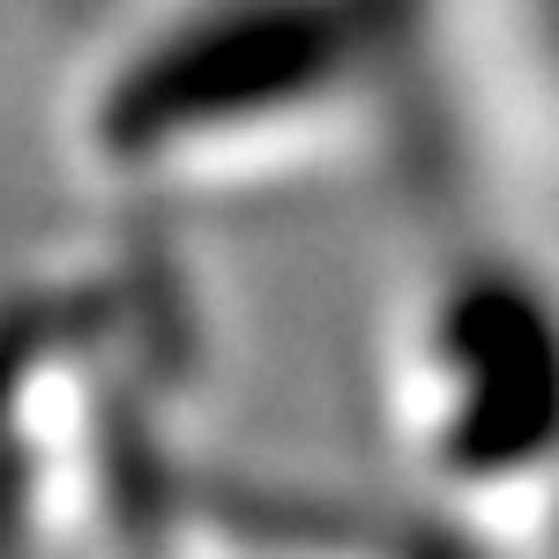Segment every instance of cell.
<instances>
[{"mask_svg":"<svg viewBox=\"0 0 559 559\" xmlns=\"http://www.w3.org/2000/svg\"><path fill=\"white\" fill-rule=\"evenodd\" d=\"M216 313L165 231H105L0 284V559H173L202 471Z\"/></svg>","mask_w":559,"mask_h":559,"instance_id":"obj_1","label":"cell"},{"mask_svg":"<svg viewBox=\"0 0 559 559\" xmlns=\"http://www.w3.org/2000/svg\"><path fill=\"white\" fill-rule=\"evenodd\" d=\"M418 112L381 0H165L90 68L75 150L128 216L373 165Z\"/></svg>","mask_w":559,"mask_h":559,"instance_id":"obj_2","label":"cell"},{"mask_svg":"<svg viewBox=\"0 0 559 559\" xmlns=\"http://www.w3.org/2000/svg\"><path fill=\"white\" fill-rule=\"evenodd\" d=\"M388 440L426 522L492 559H559V284L515 247L426 261L381 336Z\"/></svg>","mask_w":559,"mask_h":559,"instance_id":"obj_3","label":"cell"},{"mask_svg":"<svg viewBox=\"0 0 559 559\" xmlns=\"http://www.w3.org/2000/svg\"><path fill=\"white\" fill-rule=\"evenodd\" d=\"M418 97L515 202L559 210V0H381Z\"/></svg>","mask_w":559,"mask_h":559,"instance_id":"obj_4","label":"cell"}]
</instances>
